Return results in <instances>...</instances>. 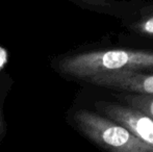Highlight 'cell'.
Here are the masks:
<instances>
[{"mask_svg":"<svg viewBox=\"0 0 153 152\" xmlns=\"http://www.w3.org/2000/svg\"><path fill=\"white\" fill-rule=\"evenodd\" d=\"M54 67L62 74L85 80L98 74L153 69V52L131 49L91 51L57 59Z\"/></svg>","mask_w":153,"mask_h":152,"instance_id":"1","label":"cell"},{"mask_svg":"<svg viewBox=\"0 0 153 152\" xmlns=\"http://www.w3.org/2000/svg\"><path fill=\"white\" fill-rule=\"evenodd\" d=\"M71 120L85 138L109 152H153L122 125L96 113L78 110Z\"/></svg>","mask_w":153,"mask_h":152,"instance_id":"2","label":"cell"},{"mask_svg":"<svg viewBox=\"0 0 153 152\" xmlns=\"http://www.w3.org/2000/svg\"><path fill=\"white\" fill-rule=\"evenodd\" d=\"M96 106L107 116L108 119L122 125L153 149V119L144 113L117 103L98 102Z\"/></svg>","mask_w":153,"mask_h":152,"instance_id":"3","label":"cell"},{"mask_svg":"<svg viewBox=\"0 0 153 152\" xmlns=\"http://www.w3.org/2000/svg\"><path fill=\"white\" fill-rule=\"evenodd\" d=\"M85 80L93 85L129 91L139 95L153 97V75L137 71H121L115 73L98 74Z\"/></svg>","mask_w":153,"mask_h":152,"instance_id":"4","label":"cell"},{"mask_svg":"<svg viewBox=\"0 0 153 152\" xmlns=\"http://www.w3.org/2000/svg\"><path fill=\"white\" fill-rule=\"evenodd\" d=\"M124 100L128 106L144 113L153 119V97L146 95H127Z\"/></svg>","mask_w":153,"mask_h":152,"instance_id":"5","label":"cell"},{"mask_svg":"<svg viewBox=\"0 0 153 152\" xmlns=\"http://www.w3.org/2000/svg\"><path fill=\"white\" fill-rule=\"evenodd\" d=\"M132 29L146 36H153V15L132 24Z\"/></svg>","mask_w":153,"mask_h":152,"instance_id":"6","label":"cell"},{"mask_svg":"<svg viewBox=\"0 0 153 152\" xmlns=\"http://www.w3.org/2000/svg\"><path fill=\"white\" fill-rule=\"evenodd\" d=\"M6 131V126H5V121H4L3 117V108H2V97L0 95V143L3 140L4 136H5Z\"/></svg>","mask_w":153,"mask_h":152,"instance_id":"7","label":"cell"}]
</instances>
